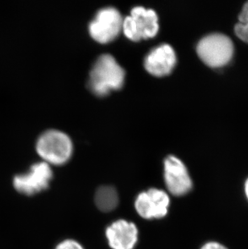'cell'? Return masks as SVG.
I'll use <instances>...</instances> for the list:
<instances>
[{
    "label": "cell",
    "mask_w": 248,
    "mask_h": 249,
    "mask_svg": "<svg viewBox=\"0 0 248 249\" xmlns=\"http://www.w3.org/2000/svg\"><path fill=\"white\" fill-rule=\"evenodd\" d=\"M234 33L237 37L248 44V24H242L238 22V24L234 26Z\"/></svg>",
    "instance_id": "12"
},
{
    "label": "cell",
    "mask_w": 248,
    "mask_h": 249,
    "mask_svg": "<svg viewBox=\"0 0 248 249\" xmlns=\"http://www.w3.org/2000/svg\"><path fill=\"white\" fill-rule=\"evenodd\" d=\"M126 37L132 40L153 37L159 31L158 16L154 10L136 6L123 21V28Z\"/></svg>",
    "instance_id": "4"
},
{
    "label": "cell",
    "mask_w": 248,
    "mask_h": 249,
    "mask_svg": "<svg viewBox=\"0 0 248 249\" xmlns=\"http://www.w3.org/2000/svg\"><path fill=\"white\" fill-rule=\"evenodd\" d=\"M122 16L114 7L101 8L89 24V34L99 43L114 40L123 28Z\"/></svg>",
    "instance_id": "5"
},
{
    "label": "cell",
    "mask_w": 248,
    "mask_h": 249,
    "mask_svg": "<svg viewBox=\"0 0 248 249\" xmlns=\"http://www.w3.org/2000/svg\"><path fill=\"white\" fill-rule=\"evenodd\" d=\"M164 181L172 195L179 197L192 190V179L182 160L175 156H169L164 160Z\"/></svg>",
    "instance_id": "8"
},
{
    "label": "cell",
    "mask_w": 248,
    "mask_h": 249,
    "mask_svg": "<svg viewBox=\"0 0 248 249\" xmlns=\"http://www.w3.org/2000/svg\"><path fill=\"white\" fill-rule=\"evenodd\" d=\"M124 78V69L112 55L105 53L100 55L93 64L88 86L96 95L103 96L112 89L121 88Z\"/></svg>",
    "instance_id": "1"
},
{
    "label": "cell",
    "mask_w": 248,
    "mask_h": 249,
    "mask_svg": "<svg viewBox=\"0 0 248 249\" xmlns=\"http://www.w3.org/2000/svg\"><path fill=\"white\" fill-rule=\"evenodd\" d=\"M244 192H245V195H246L247 198L248 200V178L245 181V185H244Z\"/></svg>",
    "instance_id": "16"
},
{
    "label": "cell",
    "mask_w": 248,
    "mask_h": 249,
    "mask_svg": "<svg viewBox=\"0 0 248 249\" xmlns=\"http://www.w3.org/2000/svg\"><path fill=\"white\" fill-rule=\"evenodd\" d=\"M95 203L98 208L103 212H110L117 207L119 196L113 186H100L95 194Z\"/></svg>",
    "instance_id": "11"
},
{
    "label": "cell",
    "mask_w": 248,
    "mask_h": 249,
    "mask_svg": "<svg viewBox=\"0 0 248 249\" xmlns=\"http://www.w3.org/2000/svg\"><path fill=\"white\" fill-rule=\"evenodd\" d=\"M201 249H228L226 246L222 245L220 243L216 242V241H210L206 243L205 245L201 248Z\"/></svg>",
    "instance_id": "15"
},
{
    "label": "cell",
    "mask_w": 248,
    "mask_h": 249,
    "mask_svg": "<svg viewBox=\"0 0 248 249\" xmlns=\"http://www.w3.org/2000/svg\"><path fill=\"white\" fill-rule=\"evenodd\" d=\"M106 236L112 249H134L138 241V229L133 223L120 219L106 228Z\"/></svg>",
    "instance_id": "10"
},
{
    "label": "cell",
    "mask_w": 248,
    "mask_h": 249,
    "mask_svg": "<svg viewBox=\"0 0 248 249\" xmlns=\"http://www.w3.org/2000/svg\"><path fill=\"white\" fill-rule=\"evenodd\" d=\"M239 23L248 24V2L244 5L241 12L239 13Z\"/></svg>",
    "instance_id": "14"
},
{
    "label": "cell",
    "mask_w": 248,
    "mask_h": 249,
    "mask_svg": "<svg viewBox=\"0 0 248 249\" xmlns=\"http://www.w3.org/2000/svg\"><path fill=\"white\" fill-rule=\"evenodd\" d=\"M170 198L165 191L151 188L143 191L136 197V212L145 219H162L169 212Z\"/></svg>",
    "instance_id": "7"
},
{
    "label": "cell",
    "mask_w": 248,
    "mask_h": 249,
    "mask_svg": "<svg viewBox=\"0 0 248 249\" xmlns=\"http://www.w3.org/2000/svg\"><path fill=\"white\" fill-rule=\"evenodd\" d=\"M199 58L211 68H221L231 61L234 44L223 33H212L201 38L197 45Z\"/></svg>",
    "instance_id": "2"
},
{
    "label": "cell",
    "mask_w": 248,
    "mask_h": 249,
    "mask_svg": "<svg viewBox=\"0 0 248 249\" xmlns=\"http://www.w3.org/2000/svg\"><path fill=\"white\" fill-rule=\"evenodd\" d=\"M56 249H84L79 243L73 240H64L60 243Z\"/></svg>",
    "instance_id": "13"
},
{
    "label": "cell",
    "mask_w": 248,
    "mask_h": 249,
    "mask_svg": "<svg viewBox=\"0 0 248 249\" xmlns=\"http://www.w3.org/2000/svg\"><path fill=\"white\" fill-rule=\"evenodd\" d=\"M177 63L175 50L169 44H161L153 48L144 57V67L148 73L163 77L171 73Z\"/></svg>",
    "instance_id": "9"
},
{
    "label": "cell",
    "mask_w": 248,
    "mask_h": 249,
    "mask_svg": "<svg viewBox=\"0 0 248 249\" xmlns=\"http://www.w3.org/2000/svg\"><path fill=\"white\" fill-rule=\"evenodd\" d=\"M36 151L48 164L62 165L73 152V143L68 135L56 129L43 132L36 142Z\"/></svg>",
    "instance_id": "3"
},
{
    "label": "cell",
    "mask_w": 248,
    "mask_h": 249,
    "mask_svg": "<svg viewBox=\"0 0 248 249\" xmlns=\"http://www.w3.org/2000/svg\"><path fill=\"white\" fill-rule=\"evenodd\" d=\"M53 178V171L50 164L45 161L32 165L27 174L15 177L13 185L19 193L33 195L45 191Z\"/></svg>",
    "instance_id": "6"
}]
</instances>
